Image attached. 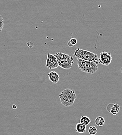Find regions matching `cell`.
Instances as JSON below:
<instances>
[{"mask_svg": "<svg viewBox=\"0 0 122 135\" xmlns=\"http://www.w3.org/2000/svg\"><path fill=\"white\" fill-rule=\"evenodd\" d=\"M106 109L108 112L115 115L119 113L120 110V106L116 103H110L108 105Z\"/></svg>", "mask_w": 122, "mask_h": 135, "instance_id": "obj_7", "label": "cell"}, {"mask_svg": "<svg viewBox=\"0 0 122 135\" xmlns=\"http://www.w3.org/2000/svg\"><path fill=\"white\" fill-rule=\"evenodd\" d=\"M46 67L48 69H56L59 66L56 57L55 55L48 53L47 56Z\"/></svg>", "mask_w": 122, "mask_h": 135, "instance_id": "obj_5", "label": "cell"}, {"mask_svg": "<svg viewBox=\"0 0 122 135\" xmlns=\"http://www.w3.org/2000/svg\"><path fill=\"white\" fill-rule=\"evenodd\" d=\"M95 123L97 126L99 127H102L105 125V119L102 117H98L95 119Z\"/></svg>", "mask_w": 122, "mask_h": 135, "instance_id": "obj_10", "label": "cell"}, {"mask_svg": "<svg viewBox=\"0 0 122 135\" xmlns=\"http://www.w3.org/2000/svg\"><path fill=\"white\" fill-rule=\"evenodd\" d=\"M121 73H122V67L121 68Z\"/></svg>", "mask_w": 122, "mask_h": 135, "instance_id": "obj_15", "label": "cell"}, {"mask_svg": "<svg viewBox=\"0 0 122 135\" xmlns=\"http://www.w3.org/2000/svg\"><path fill=\"white\" fill-rule=\"evenodd\" d=\"M4 27V19L2 16L0 15V32H2Z\"/></svg>", "mask_w": 122, "mask_h": 135, "instance_id": "obj_14", "label": "cell"}, {"mask_svg": "<svg viewBox=\"0 0 122 135\" xmlns=\"http://www.w3.org/2000/svg\"><path fill=\"white\" fill-rule=\"evenodd\" d=\"M58 66L64 69H70L74 63L73 58L66 53L58 52L55 54Z\"/></svg>", "mask_w": 122, "mask_h": 135, "instance_id": "obj_3", "label": "cell"}, {"mask_svg": "<svg viewBox=\"0 0 122 135\" xmlns=\"http://www.w3.org/2000/svg\"><path fill=\"white\" fill-rule=\"evenodd\" d=\"M61 104L66 107L72 106L76 99L75 91L70 89H66L59 94Z\"/></svg>", "mask_w": 122, "mask_h": 135, "instance_id": "obj_1", "label": "cell"}, {"mask_svg": "<svg viewBox=\"0 0 122 135\" xmlns=\"http://www.w3.org/2000/svg\"><path fill=\"white\" fill-rule=\"evenodd\" d=\"M77 43V41L75 38H72L70 39V41L68 42V45L69 47H73Z\"/></svg>", "mask_w": 122, "mask_h": 135, "instance_id": "obj_13", "label": "cell"}, {"mask_svg": "<svg viewBox=\"0 0 122 135\" xmlns=\"http://www.w3.org/2000/svg\"><path fill=\"white\" fill-rule=\"evenodd\" d=\"M99 59V64L104 66H109L111 64L112 57L110 52H105L103 51L100 54V59Z\"/></svg>", "mask_w": 122, "mask_h": 135, "instance_id": "obj_6", "label": "cell"}, {"mask_svg": "<svg viewBox=\"0 0 122 135\" xmlns=\"http://www.w3.org/2000/svg\"><path fill=\"white\" fill-rule=\"evenodd\" d=\"M74 56L77 58L95 62L97 65L99 64V59L97 54L89 51L80 49V48L75 50Z\"/></svg>", "mask_w": 122, "mask_h": 135, "instance_id": "obj_2", "label": "cell"}, {"mask_svg": "<svg viewBox=\"0 0 122 135\" xmlns=\"http://www.w3.org/2000/svg\"><path fill=\"white\" fill-rule=\"evenodd\" d=\"M48 76L50 81L53 84L57 83L60 80V77L59 74L54 71L50 72L48 74Z\"/></svg>", "mask_w": 122, "mask_h": 135, "instance_id": "obj_8", "label": "cell"}, {"mask_svg": "<svg viewBox=\"0 0 122 135\" xmlns=\"http://www.w3.org/2000/svg\"><path fill=\"white\" fill-rule=\"evenodd\" d=\"M77 65L79 69L85 73L94 74L98 70V65L96 63L77 58Z\"/></svg>", "mask_w": 122, "mask_h": 135, "instance_id": "obj_4", "label": "cell"}, {"mask_svg": "<svg viewBox=\"0 0 122 135\" xmlns=\"http://www.w3.org/2000/svg\"><path fill=\"white\" fill-rule=\"evenodd\" d=\"M90 122L91 120L90 118L88 117L85 115L82 116L81 118L80 119V123L82 124H84L85 126L88 125L90 123Z\"/></svg>", "mask_w": 122, "mask_h": 135, "instance_id": "obj_11", "label": "cell"}, {"mask_svg": "<svg viewBox=\"0 0 122 135\" xmlns=\"http://www.w3.org/2000/svg\"><path fill=\"white\" fill-rule=\"evenodd\" d=\"M98 132L97 127L94 126H91L88 130V133L90 135H96Z\"/></svg>", "mask_w": 122, "mask_h": 135, "instance_id": "obj_12", "label": "cell"}, {"mask_svg": "<svg viewBox=\"0 0 122 135\" xmlns=\"http://www.w3.org/2000/svg\"><path fill=\"white\" fill-rule=\"evenodd\" d=\"M75 129H76V132L78 133H80V134L85 133L86 132V126H85L84 124H82L80 123H79L76 124Z\"/></svg>", "mask_w": 122, "mask_h": 135, "instance_id": "obj_9", "label": "cell"}]
</instances>
